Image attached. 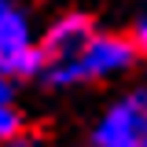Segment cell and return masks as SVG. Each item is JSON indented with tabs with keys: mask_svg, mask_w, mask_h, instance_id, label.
<instances>
[{
	"mask_svg": "<svg viewBox=\"0 0 147 147\" xmlns=\"http://www.w3.org/2000/svg\"><path fill=\"white\" fill-rule=\"evenodd\" d=\"M140 66L129 33L103 30L88 11H59L40 30V70L44 92H85L103 85H125Z\"/></svg>",
	"mask_w": 147,
	"mask_h": 147,
	"instance_id": "obj_1",
	"label": "cell"
},
{
	"mask_svg": "<svg viewBox=\"0 0 147 147\" xmlns=\"http://www.w3.org/2000/svg\"><path fill=\"white\" fill-rule=\"evenodd\" d=\"M88 147H147V74L110 92L88 121Z\"/></svg>",
	"mask_w": 147,
	"mask_h": 147,
	"instance_id": "obj_2",
	"label": "cell"
},
{
	"mask_svg": "<svg viewBox=\"0 0 147 147\" xmlns=\"http://www.w3.org/2000/svg\"><path fill=\"white\" fill-rule=\"evenodd\" d=\"M40 30L30 0H0V74L15 81H37Z\"/></svg>",
	"mask_w": 147,
	"mask_h": 147,
	"instance_id": "obj_3",
	"label": "cell"
},
{
	"mask_svg": "<svg viewBox=\"0 0 147 147\" xmlns=\"http://www.w3.org/2000/svg\"><path fill=\"white\" fill-rule=\"evenodd\" d=\"M18 85L22 81L0 74V144L30 132L26 129V103H22V88Z\"/></svg>",
	"mask_w": 147,
	"mask_h": 147,
	"instance_id": "obj_4",
	"label": "cell"
},
{
	"mask_svg": "<svg viewBox=\"0 0 147 147\" xmlns=\"http://www.w3.org/2000/svg\"><path fill=\"white\" fill-rule=\"evenodd\" d=\"M129 37H132V44H136V55H140V63H147V4L132 15V22H129Z\"/></svg>",
	"mask_w": 147,
	"mask_h": 147,
	"instance_id": "obj_5",
	"label": "cell"
},
{
	"mask_svg": "<svg viewBox=\"0 0 147 147\" xmlns=\"http://www.w3.org/2000/svg\"><path fill=\"white\" fill-rule=\"evenodd\" d=\"M0 147H44V144L37 140L33 132H22V136H15V140H4Z\"/></svg>",
	"mask_w": 147,
	"mask_h": 147,
	"instance_id": "obj_6",
	"label": "cell"
},
{
	"mask_svg": "<svg viewBox=\"0 0 147 147\" xmlns=\"http://www.w3.org/2000/svg\"><path fill=\"white\" fill-rule=\"evenodd\" d=\"M74 147H88V144H74Z\"/></svg>",
	"mask_w": 147,
	"mask_h": 147,
	"instance_id": "obj_7",
	"label": "cell"
}]
</instances>
